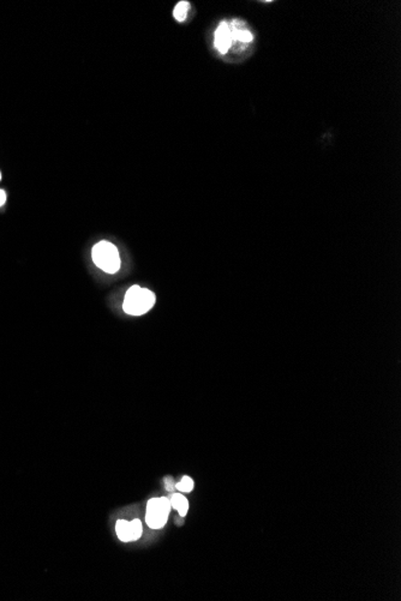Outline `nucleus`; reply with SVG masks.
I'll return each mask as SVG.
<instances>
[{
    "label": "nucleus",
    "instance_id": "obj_7",
    "mask_svg": "<svg viewBox=\"0 0 401 601\" xmlns=\"http://www.w3.org/2000/svg\"><path fill=\"white\" fill-rule=\"evenodd\" d=\"M169 502H171V506L173 509H175L179 513V515L182 517L187 516L189 510V502L182 493H173Z\"/></svg>",
    "mask_w": 401,
    "mask_h": 601
},
{
    "label": "nucleus",
    "instance_id": "obj_2",
    "mask_svg": "<svg viewBox=\"0 0 401 601\" xmlns=\"http://www.w3.org/2000/svg\"><path fill=\"white\" fill-rule=\"evenodd\" d=\"M93 262L107 274H115L120 268V256L117 246L110 242H100L92 250Z\"/></svg>",
    "mask_w": 401,
    "mask_h": 601
},
{
    "label": "nucleus",
    "instance_id": "obj_1",
    "mask_svg": "<svg viewBox=\"0 0 401 601\" xmlns=\"http://www.w3.org/2000/svg\"><path fill=\"white\" fill-rule=\"evenodd\" d=\"M154 304H155V294L152 291L141 288L140 286H132L125 294L123 308L126 313L141 316L148 312Z\"/></svg>",
    "mask_w": 401,
    "mask_h": 601
},
{
    "label": "nucleus",
    "instance_id": "obj_6",
    "mask_svg": "<svg viewBox=\"0 0 401 601\" xmlns=\"http://www.w3.org/2000/svg\"><path fill=\"white\" fill-rule=\"evenodd\" d=\"M230 27H231V31H232L233 43L239 42V43L245 44V46L246 44L252 43L253 35L251 33V30L245 27L244 22L239 21V19H233V21L230 22Z\"/></svg>",
    "mask_w": 401,
    "mask_h": 601
},
{
    "label": "nucleus",
    "instance_id": "obj_12",
    "mask_svg": "<svg viewBox=\"0 0 401 601\" xmlns=\"http://www.w3.org/2000/svg\"><path fill=\"white\" fill-rule=\"evenodd\" d=\"M0 180H2V172H0Z\"/></svg>",
    "mask_w": 401,
    "mask_h": 601
},
{
    "label": "nucleus",
    "instance_id": "obj_4",
    "mask_svg": "<svg viewBox=\"0 0 401 601\" xmlns=\"http://www.w3.org/2000/svg\"><path fill=\"white\" fill-rule=\"evenodd\" d=\"M115 532L121 541H136L141 538L143 532L142 522L139 519L132 521L119 520L115 525Z\"/></svg>",
    "mask_w": 401,
    "mask_h": 601
},
{
    "label": "nucleus",
    "instance_id": "obj_8",
    "mask_svg": "<svg viewBox=\"0 0 401 601\" xmlns=\"http://www.w3.org/2000/svg\"><path fill=\"white\" fill-rule=\"evenodd\" d=\"M190 9H191L190 3L187 2V0H184V2H179L178 4L175 5L174 10H173V17H174L175 21L179 22V23H182V22H184L185 19H187Z\"/></svg>",
    "mask_w": 401,
    "mask_h": 601
},
{
    "label": "nucleus",
    "instance_id": "obj_3",
    "mask_svg": "<svg viewBox=\"0 0 401 601\" xmlns=\"http://www.w3.org/2000/svg\"><path fill=\"white\" fill-rule=\"evenodd\" d=\"M172 506L168 498H153L147 504L146 522L150 528L160 529L167 522Z\"/></svg>",
    "mask_w": 401,
    "mask_h": 601
},
{
    "label": "nucleus",
    "instance_id": "obj_11",
    "mask_svg": "<svg viewBox=\"0 0 401 601\" xmlns=\"http://www.w3.org/2000/svg\"><path fill=\"white\" fill-rule=\"evenodd\" d=\"M166 487H167V490H168V491H173L171 479H167V480H166Z\"/></svg>",
    "mask_w": 401,
    "mask_h": 601
},
{
    "label": "nucleus",
    "instance_id": "obj_5",
    "mask_svg": "<svg viewBox=\"0 0 401 601\" xmlns=\"http://www.w3.org/2000/svg\"><path fill=\"white\" fill-rule=\"evenodd\" d=\"M232 46L233 38L232 31H231L230 27V22H220L214 34V47L216 48L217 52L225 56V54L229 53V51L232 48Z\"/></svg>",
    "mask_w": 401,
    "mask_h": 601
},
{
    "label": "nucleus",
    "instance_id": "obj_9",
    "mask_svg": "<svg viewBox=\"0 0 401 601\" xmlns=\"http://www.w3.org/2000/svg\"><path fill=\"white\" fill-rule=\"evenodd\" d=\"M175 488L179 492H191L194 490V480L189 477H183L182 480L175 485Z\"/></svg>",
    "mask_w": 401,
    "mask_h": 601
},
{
    "label": "nucleus",
    "instance_id": "obj_10",
    "mask_svg": "<svg viewBox=\"0 0 401 601\" xmlns=\"http://www.w3.org/2000/svg\"><path fill=\"white\" fill-rule=\"evenodd\" d=\"M5 202H6V192L4 191V190L0 189V208L5 204Z\"/></svg>",
    "mask_w": 401,
    "mask_h": 601
}]
</instances>
